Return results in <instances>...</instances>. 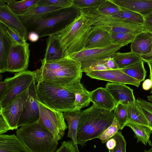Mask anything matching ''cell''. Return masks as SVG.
<instances>
[{
  "label": "cell",
  "instance_id": "d6a6232c",
  "mask_svg": "<svg viewBox=\"0 0 152 152\" xmlns=\"http://www.w3.org/2000/svg\"><path fill=\"white\" fill-rule=\"evenodd\" d=\"M120 9L121 10L119 12L112 16L143 24L144 18L141 15L130 10Z\"/></svg>",
  "mask_w": 152,
  "mask_h": 152
},
{
  "label": "cell",
  "instance_id": "74e56055",
  "mask_svg": "<svg viewBox=\"0 0 152 152\" xmlns=\"http://www.w3.org/2000/svg\"><path fill=\"white\" fill-rule=\"evenodd\" d=\"M104 0H72L73 6L80 10L97 8Z\"/></svg>",
  "mask_w": 152,
  "mask_h": 152
},
{
  "label": "cell",
  "instance_id": "8fae6325",
  "mask_svg": "<svg viewBox=\"0 0 152 152\" xmlns=\"http://www.w3.org/2000/svg\"><path fill=\"white\" fill-rule=\"evenodd\" d=\"M29 44H20L12 40L8 57L7 72H19L26 70L29 62Z\"/></svg>",
  "mask_w": 152,
  "mask_h": 152
},
{
  "label": "cell",
  "instance_id": "ac0fdd59",
  "mask_svg": "<svg viewBox=\"0 0 152 152\" xmlns=\"http://www.w3.org/2000/svg\"><path fill=\"white\" fill-rule=\"evenodd\" d=\"M120 9L136 12L143 18L152 13V0H110Z\"/></svg>",
  "mask_w": 152,
  "mask_h": 152
},
{
  "label": "cell",
  "instance_id": "7c38bea8",
  "mask_svg": "<svg viewBox=\"0 0 152 152\" xmlns=\"http://www.w3.org/2000/svg\"><path fill=\"white\" fill-rule=\"evenodd\" d=\"M29 96L28 89L18 95L3 107L0 113L5 119L11 130L17 129L18 122Z\"/></svg>",
  "mask_w": 152,
  "mask_h": 152
},
{
  "label": "cell",
  "instance_id": "4dcf8cb0",
  "mask_svg": "<svg viewBox=\"0 0 152 152\" xmlns=\"http://www.w3.org/2000/svg\"><path fill=\"white\" fill-rule=\"evenodd\" d=\"M125 73L140 82L145 79L146 71L142 60L121 69Z\"/></svg>",
  "mask_w": 152,
  "mask_h": 152
},
{
  "label": "cell",
  "instance_id": "7a4b0ae2",
  "mask_svg": "<svg viewBox=\"0 0 152 152\" xmlns=\"http://www.w3.org/2000/svg\"><path fill=\"white\" fill-rule=\"evenodd\" d=\"M115 118L113 111L100 109L93 104L81 111L77 130V144L83 147L88 141L97 138L112 124Z\"/></svg>",
  "mask_w": 152,
  "mask_h": 152
},
{
  "label": "cell",
  "instance_id": "f35d334b",
  "mask_svg": "<svg viewBox=\"0 0 152 152\" xmlns=\"http://www.w3.org/2000/svg\"><path fill=\"white\" fill-rule=\"evenodd\" d=\"M38 5L53 6L62 8L73 6L72 0H39Z\"/></svg>",
  "mask_w": 152,
  "mask_h": 152
},
{
  "label": "cell",
  "instance_id": "f1b7e54d",
  "mask_svg": "<svg viewBox=\"0 0 152 152\" xmlns=\"http://www.w3.org/2000/svg\"><path fill=\"white\" fill-rule=\"evenodd\" d=\"M126 126L130 127L134 132V137L137 138V143L141 142L145 145L148 144L152 146V142L150 138L152 134L151 130L148 127L142 125L128 124Z\"/></svg>",
  "mask_w": 152,
  "mask_h": 152
},
{
  "label": "cell",
  "instance_id": "52a82bcc",
  "mask_svg": "<svg viewBox=\"0 0 152 152\" xmlns=\"http://www.w3.org/2000/svg\"><path fill=\"white\" fill-rule=\"evenodd\" d=\"M89 17L92 26L104 30L110 34L142 32V25L126 20L114 17L102 13L96 8L80 10Z\"/></svg>",
  "mask_w": 152,
  "mask_h": 152
},
{
  "label": "cell",
  "instance_id": "f5cc1de1",
  "mask_svg": "<svg viewBox=\"0 0 152 152\" xmlns=\"http://www.w3.org/2000/svg\"><path fill=\"white\" fill-rule=\"evenodd\" d=\"M146 63L148 64L150 69V79L151 80L152 82V61H148ZM151 93L152 94V87L151 88Z\"/></svg>",
  "mask_w": 152,
  "mask_h": 152
},
{
  "label": "cell",
  "instance_id": "bcb514c9",
  "mask_svg": "<svg viewBox=\"0 0 152 152\" xmlns=\"http://www.w3.org/2000/svg\"><path fill=\"white\" fill-rule=\"evenodd\" d=\"M105 63L109 70L119 69L113 57L108 58L106 61Z\"/></svg>",
  "mask_w": 152,
  "mask_h": 152
},
{
  "label": "cell",
  "instance_id": "c3c4849f",
  "mask_svg": "<svg viewBox=\"0 0 152 152\" xmlns=\"http://www.w3.org/2000/svg\"><path fill=\"white\" fill-rule=\"evenodd\" d=\"M28 39L32 42H35L38 40L39 38V35L34 32H30L28 33Z\"/></svg>",
  "mask_w": 152,
  "mask_h": 152
},
{
  "label": "cell",
  "instance_id": "9c48e42d",
  "mask_svg": "<svg viewBox=\"0 0 152 152\" xmlns=\"http://www.w3.org/2000/svg\"><path fill=\"white\" fill-rule=\"evenodd\" d=\"M122 47L119 45H113L103 48L84 49L69 56L79 61L82 72L86 73L91 67L113 57Z\"/></svg>",
  "mask_w": 152,
  "mask_h": 152
},
{
  "label": "cell",
  "instance_id": "ffe728a7",
  "mask_svg": "<svg viewBox=\"0 0 152 152\" xmlns=\"http://www.w3.org/2000/svg\"><path fill=\"white\" fill-rule=\"evenodd\" d=\"M78 80L65 88L74 94L75 96V110H80L88 106L91 102L90 92L87 90Z\"/></svg>",
  "mask_w": 152,
  "mask_h": 152
},
{
  "label": "cell",
  "instance_id": "8d00e7d4",
  "mask_svg": "<svg viewBox=\"0 0 152 152\" xmlns=\"http://www.w3.org/2000/svg\"><path fill=\"white\" fill-rule=\"evenodd\" d=\"M136 101L147 119L149 123L148 127L152 133V102L141 98H138Z\"/></svg>",
  "mask_w": 152,
  "mask_h": 152
},
{
  "label": "cell",
  "instance_id": "6da1fadb",
  "mask_svg": "<svg viewBox=\"0 0 152 152\" xmlns=\"http://www.w3.org/2000/svg\"><path fill=\"white\" fill-rule=\"evenodd\" d=\"M41 66L35 71V82L44 81L66 88L81 80L82 72L80 62L69 56L52 61L41 60Z\"/></svg>",
  "mask_w": 152,
  "mask_h": 152
},
{
  "label": "cell",
  "instance_id": "ee69618b",
  "mask_svg": "<svg viewBox=\"0 0 152 152\" xmlns=\"http://www.w3.org/2000/svg\"><path fill=\"white\" fill-rule=\"evenodd\" d=\"M10 130L11 129L8 123L2 115L0 113V134H3Z\"/></svg>",
  "mask_w": 152,
  "mask_h": 152
},
{
  "label": "cell",
  "instance_id": "2e32d148",
  "mask_svg": "<svg viewBox=\"0 0 152 152\" xmlns=\"http://www.w3.org/2000/svg\"><path fill=\"white\" fill-rule=\"evenodd\" d=\"M105 88L117 103L127 105L136 100L133 90L126 84L108 83Z\"/></svg>",
  "mask_w": 152,
  "mask_h": 152
},
{
  "label": "cell",
  "instance_id": "681fc988",
  "mask_svg": "<svg viewBox=\"0 0 152 152\" xmlns=\"http://www.w3.org/2000/svg\"><path fill=\"white\" fill-rule=\"evenodd\" d=\"M152 87V82L150 79H146L142 83V88L145 90H148L151 88Z\"/></svg>",
  "mask_w": 152,
  "mask_h": 152
},
{
  "label": "cell",
  "instance_id": "e0dca14e",
  "mask_svg": "<svg viewBox=\"0 0 152 152\" xmlns=\"http://www.w3.org/2000/svg\"><path fill=\"white\" fill-rule=\"evenodd\" d=\"M112 45L110 33L92 26L85 49L103 48Z\"/></svg>",
  "mask_w": 152,
  "mask_h": 152
},
{
  "label": "cell",
  "instance_id": "1f68e13d",
  "mask_svg": "<svg viewBox=\"0 0 152 152\" xmlns=\"http://www.w3.org/2000/svg\"><path fill=\"white\" fill-rule=\"evenodd\" d=\"M138 34L136 33H120L111 34L113 45H119L122 47L131 43Z\"/></svg>",
  "mask_w": 152,
  "mask_h": 152
},
{
  "label": "cell",
  "instance_id": "7bdbcfd3",
  "mask_svg": "<svg viewBox=\"0 0 152 152\" xmlns=\"http://www.w3.org/2000/svg\"><path fill=\"white\" fill-rule=\"evenodd\" d=\"M142 32L152 34V13L144 18Z\"/></svg>",
  "mask_w": 152,
  "mask_h": 152
},
{
  "label": "cell",
  "instance_id": "7402d4cb",
  "mask_svg": "<svg viewBox=\"0 0 152 152\" xmlns=\"http://www.w3.org/2000/svg\"><path fill=\"white\" fill-rule=\"evenodd\" d=\"M131 43V51L139 56L146 55L151 50L152 37L151 34L142 32L137 35Z\"/></svg>",
  "mask_w": 152,
  "mask_h": 152
},
{
  "label": "cell",
  "instance_id": "30bf717a",
  "mask_svg": "<svg viewBox=\"0 0 152 152\" xmlns=\"http://www.w3.org/2000/svg\"><path fill=\"white\" fill-rule=\"evenodd\" d=\"M34 81H36L35 72L26 70L16 73L13 77L6 78L4 81L7 84V90L4 99L0 102V108L28 89Z\"/></svg>",
  "mask_w": 152,
  "mask_h": 152
},
{
  "label": "cell",
  "instance_id": "f6af8a7d",
  "mask_svg": "<svg viewBox=\"0 0 152 152\" xmlns=\"http://www.w3.org/2000/svg\"><path fill=\"white\" fill-rule=\"evenodd\" d=\"M107 59L91 67L87 72L90 71H102L109 70L105 63Z\"/></svg>",
  "mask_w": 152,
  "mask_h": 152
},
{
  "label": "cell",
  "instance_id": "603a6c76",
  "mask_svg": "<svg viewBox=\"0 0 152 152\" xmlns=\"http://www.w3.org/2000/svg\"><path fill=\"white\" fill-rule=\"evenodd\" d=\"M0 152H29L16 135L0 134Z\"/></svg>",
  "mask_w": 152,
  "mask_h": 152
},
{
  "label": "cell",
  "instance_id": "cb8c5ba5",
  "mask_svg": "<svg viewBox=\"0 0 152 152\" xmlns=\"http://www.w3.org/2000/svg\"><path fill=\"white\" fill-rule=\"evenodd\" d=\"M80 110H75L63 113L64 120L68 125V132L67 136L71 138L77 152H80L77 142V134Z\"/></svg>",
  "mask_w": 152,
  "mask_h": 152
},
{
  "label": "cell",
  "instance_id": "4fadbf2b",
  "mask_svg": "<svg viewBox=\"0 0 152 152\" xmlns=\"http://www.w3.org/2000/svg\"><path fill=\"white\" fill-rule=\"evenodd\" d=\"M35 81H33L28 88L29 97L19 119L18 127L37 122L39 119L40 111L38 101L39 99L37 93Z\"/></svg>",
  "mask_w": 152,
  "mask_h": 152
},
{
  "label": "cell",
  "instance_id": "f907efd6",
  "mask_svg": "<svg viewBox=\"0 0 152 152\" xmlns=\"http://www.w3.org/2000/svg\"><path fill=\"white\" fill-rule=\"evenodd\" d=\"M106 146L108 150L113 149L116 145L115 140L113 137L106 142Z\"/></svg>",
  "mask_w": 152,
  "mask_h": 152
},
{
  "label": "cell",
  "instance_id": "d6986e66",
  "mask_svg": "<svg viewBox=\"0 0 152 152\" xmlns=\"http://www.w3.org/2000/svg\"><path fill=\"white\" fill-rule=\"evenodd\" d=\"M91 102L96 107L113 111L117 103L106 88L99 87L90 92Z\"/></svg>",
  "mask_w": 152,
  "mask_h": 152
},
{
  "label": "cell",
  "instance_id": "83f0119b",
  "mask_svg": "<svg viewBox=\"0 0 152 152\" xmlns=\"http://www.w3.org/2000/svg\"><path fill=\"white\" fill-rule=\"evenodd\" d=\"M17 15L26 12L33 6L37 4L39 0H2Z\"/></svg>",
  "mask_w": 152,
  "mask_h": 152
},
{
  "label": "cell",
  "instance_id": "816d5d0a",
  "mask_svg": "<svg viewBox=\"0 0 152 152\" xmlns=\"http://www.w3.org/2000/svg\"><path fill=\"white\" fill-rule=\"evenodd\" d=\"M152 37V34H151ZM142 60L145 62L152 61V44L150 52L146 55L140 56Z\"/></svg>",
  "mask_w": 152,
  "mask_h": 152
},
{
  "label": "cell",
  "instance_id": "e575fe53",
  "mask_svg": "<svg viewBox=\"0 0 152 152\" xmlns=\"http://www.w3.org/2000/svg\"><path fill=\"white\" fill-rule=\"evenodd\" d=\"M96 8L102 13L110 16H114L121 10L118 6L110 0H104Z\"/></svg>",
  "mask_w": 152,
  "mask_h": 152
},
{
  "label": "cell",
  "instance_id": "d4e9b609",
  "mask_svg": "<svg viewBox=\"0 0 152 152\" xmlns=\"http://www.w3.org/2000/svg\"><path fill=\"white\" fill-rule=\"evenodd\" d=\"M62 57V50L58 38L55 34L49 36L46 40V48L43 59L49 61Z\"/></svg>",
  "mask_w": 152,
  "mask_h": 152
},
{
  "label": "cell",
  "instance_id": "f546056e",
  "mask_svg": "<svg viewBox=\"0 0 152 152\" xmlns=\"http://www.w3.org/2000/svg\"><path fill=\"white\" fill-rule=\"evenodd\" d=\"M113 58L119 69H122L142 60L140 56L132 51L116 52Z\"/></svg>",
  "mask_w": 152,
  "mask_h": 152
},
{
  "label": "cell",
  "instance_id": "484cf974",
  "mask_svg": "<svg viewBox=\"0 0 152 152\" xmlns=\"http://www.w3.org/2000/svg\"><path fill=\"white\" fill-rule=\"evenodd\" d=\"M61 9L62 8L53 6L37 4L23 14L18 15L21 20L24 23L36 19L50 12Z\"/></svg>",
  "mask_w": 152,
  "mask_h": 152
},
{
  "label": "cell",
  "instance_id": "5bb4252c",
  "mask_svg": "<svg viewBox=\"0 0 152 152\" xmlns=\"http://www.w3.org/2000/svg\"><path fill=\"white\" fill-rule=\"evenodd\" d=\"M90 77L111 83L127 84L139 87L140 82L128 75L121 69L90 71L85 73Z\"/></svg>",
  "mask_w": 152,
  "mask_h": 152
},
{
  "label": "cell",
  "instance_id": "ab89813d",
  "mask_svg": "<svg viewBox=\"0 0 152 152\" xmlns=\"http://www.w3.org/2000/svg\"><path fill=\"white\" fill-rule=\"evenodd\" d=\"M115 140L116 145L109 152H126V141L121 131H119L113 137Z\"/></svg>",
  "mask_w": 152,
  "mask_h": 152
},
{
  "label": "cell",
  "instance_id": "db71d44e",
  "mask_svg": "<svg viewBox=\"0 0 152 152\" xmlns=\"http://www.w3.org/2000/svg\"><path fill=\"white\" fill-rule=\"evenodd\" d=\"M144 152H152V146L151 148L148 150H146L145 149Z\"/></svg>",
  "mask_w": 152,
  "mask_h": 152
},
{
  "label": "cell",
  "instance_id": "836d02e7",
  "mask_svg": "<svg viewBox=\"0 0 152 152\" xmlns=\"http://www.w3.org/2000/svg\"><path fill=\"white\" fill-rule=\"evenodd\" d=\"M113 111L115 118L118 121L121 130L127 123L128 115L126 105L118 103Z\"/></svg>",
  "mask_w": 152,
  "mask_h": 152
},
{
  "label": "cell",
  "instance_id": "9a60e30c",
  "mask_svg": "<svg viewBox=\"0 0 152 152\" xmlns=\"http://www.w3.org/2000/svg\"><path fill=\"white\" fill-rule=\"evenodd\" d=\"M0 23L8 26L25 40L27 39L28 33L23 23L2 0H0Z\"/></svg>",
  "mask_w": 152,
  "mask_h": 152
},
{
  "label": "cell",
  "instance_id": "d590c367",
  "mask_svg": "<svg viewBox=\"0 0 152 152\" xmlns=\"http://www.w3.org/2000/svg\"><path fill=\"white\" fill-rule=\"evenodd\" d=\"M120 130V125L115 118L112 124L97 138L99 139L102 143H104L116 134Z\"/></svg>",
  "mask_w": 152,
  "mask_h": 152
},
{
  "label": "cell",
  "instance_id": "11a10c76",
  "mask_svg": "<svg viewBox=\"0 0 152 152\" xmlns=\"http://www.w3.org/2000/svg\"><path fill=\"white\" fill-rule=\"evenodd\" d=\"M2 76L1 75H0V82L1 81V80H2Z\"/></svg>",
  "mask_w": 152,
  "mask_h": 152
},
{
  "label": "cell",
  "instance_id": "3957f363",
  "mask_svg": "<svg viewBox=\"0 0 152 152\" xmlns=\"http://www.w3.org/2000/svg\"><path fill=\"white\" fill-rule=\"evenodd\" d=\"M92 26L89 18L80 12L71 23L55 34L59 41L63 57L85 48Z\"/></svg>",
  "mask_w": 152,
  "mask_h": 152
},
{
  "label": "cell",
  "instance_id": "277c9868",
  "mask_svg": "<svg viewBox=\"0 0 152 152\" xmlns=\"http://www.w3.org/2000/svg\"><path fill=\"white\" fill-rule=\"evenodd\" d=\"M80 14V10L72 6L50 12L23 23L28 33L35 32L40 38L55 34L69 24Z\"/></svg>",
  "mask_w": 152,
  "mask_h": 152
},
{
  "label": "cell",
  "instance_id": "5b68a950",
  "mask_svg": "<svg viewBox=\"0 0 152 152\" xmlns=\"http://www.w3.org/2000/svg\"><path fill=\"white\" fill-rule=\"evenodd\" d=\"M16 135L29 152H54L58 140L37 122L20 126Z\"/></svg>",
  "mask_w": 152,
  "mask_h": 152
},
{
  "label": "cell",
  "instance_id": "60d3db41",
  "mask_svg": "<svg viewBox=\"0 0 152 152\" xmlns=\"http://www.w3.org/2000/svg\"><path fill=\"white\" fill-rule=\"evenodd\" d=\"M4 29L13 42L22 44L26 42V40L20 36L15 31L7 25L0 23Z\"/></svg>",
  "mask_w": 152,
  "mask_h": 152
},
{
  "label": "cell",
  "instance_id": "44dd1931",
  "mask_svg": "<svg viewBox=\"0 0 152 152\" xmlns=\"http://www.w3.org/2000/svg\"><path fill=\"white\" fill-rule=\"evenodd\" d=\"M12 40L0 23V72H7L8 57Z\"/></svg>",
  "mask_w": 152,
  "mask_h": 152
},
{
  "label": "cell",
  "instance_id": "7dc6e473",
  "mask_svg": "<svg viewBox=\"0 0 152 152\" xmlns=\"http://www.w3.org/2000/svg\"><path fill=\"white\" fill-rule=\"evenodd\" d=\"M7 90V86L6 83L4 81L0 82V102L4 99Z\"/></svg>",
  "mask_w": 152,
  "mask_h": 152
},
{
  "label": "cell",
  "instance_id": "b9f144b4",
  "mask_svg": "<svg viewBox=\"0 0 152 152\" xmlns=\"http://www.w3.org/2000/svg\"><path fill=\"white\" fill-rule=\"evenodd\" d=\"M54 152H77L72 141H64L60 147Z\"/></svg>",
  "mask_w": 152,
  "mask_h": 152
},
{
  "label": "cell",
  "instance_id": "ba28073f",
  "mask_svg": "<svg viewBox=\"0 0 152 152\" xmlns=\"http://www.w3.org/2000/svg\"><path fill=\"white\" fill-rule=\"evenodd\" d=\"M38 103L40 115L37 122L49 131L58 141L61 139L67 128L63 113L50 107L39 100Z\"/></svg>",
  "mask_w": 152,
  "mask_h": 152
},
{
  "label": "cell",
  "instance_id": "4316f807",
  "mask_svg": "<svg viewBox=\"0 0 152 152\" xmlns=\"http://www.w3.org/2000/svg\"><path fill=\"white\" fill-rule=\"evenodd\" d=\"M126 106L128 115L127 124H134L148 127V121L136 100Z\"/></svg>",
  "mask_w": 152,
  "mask_h": 152
},
{
  "label": "cell",
  "instance_id": "8992f818",
  "mask_svg": "<svg viewBox=\"0 0 152 152\" xmlns=\"http://www.w3.org/2000/svg\"><path fill=\"white\" fill-rule=\"evenodd\" d=\"M36 89L39 100L50 107L64 113L75 110V95L65 88L39 81Z\"/></svg>",
  "mask_w": 152,
  "mask_h": 152
}]
</instances>
